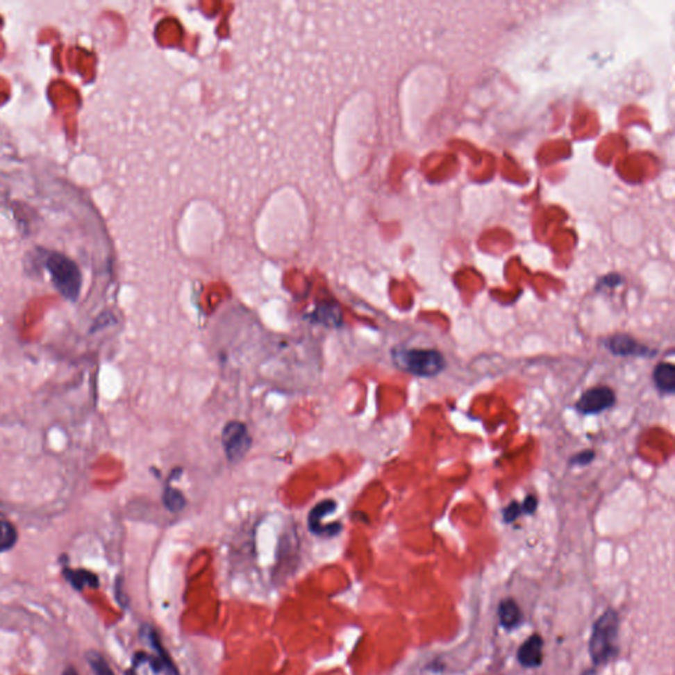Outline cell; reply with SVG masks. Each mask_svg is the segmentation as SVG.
I'll return each mask as SVG.
<instances>
[{
    "label": "cell",
    "mask_w": 675,
    "mask_h": 675,
    "mask_svg": "<svg viewBox=\"0 0 675 675\" xmlns=\"http://www.w3.org/2000/svg\"><path fill=\"white\" fill-rule=\"evenodd\" d=\"M393 360L405 372L419 377L437 376L446 365L444 356L441 352L431 349H400L393 351Z\"/></svg>",
    "instance_id": "cell-1"
},
{
    "label": "cell",
    "mask_w": 675,
    "mask_h": 675,
    "mask_svg": "<svg viewBox=\"0 0 675 675\" xmlns=\"http://www.w3.org/2000/svg\"><path fill=\"white\" fill-rule=\"evenodd\" d=\"M619 633V616L613 610L603 613L592 628L590 640V654L595 665L608 662L616 651Z\"/></svg>",
    "instance_id": "cell-2"
},
{
    "label": "cell",
    "mask_w": 675,
    "mask_h": 675,
    "mask_svg": "<svg viewBox=\"0 0 675 675\" xmlns=\"http://www.w3.org/2000/svg\"><path fill=\"white\" fill-rule=\"evenodd\" d=\"M45 267L51 273L53 285L70 301H77L82 288V274L77 264L58 252L49 253Z\"/></svg>",
    "instance_id": "cell-3"
},
{
    "label": "cell",
    "mask_w": 675,
    "mask_h": 675,
    "mask_svg": "<svg viewBox=\"0 0 675 675\" xmlns=\"http://www.w3.org/2000/svg\"><path fill=\"white\" fill-rule=\"evenodd\" d=\"M222 444L230 462L242 460L252 444L247 426L240 421L227 422L222 431Z\"/></svg>",
    "instance_id": "cell-4"
},
{
    "label": "cell",
    "mask_w": 675,
    "mask_h": 675,
    "mask_svg": "<svg viewBox=\"0 0 675 675\" xmlns=\"http://www.w3.org/2000/svg\"><path fill=\"white\" fill-rule=\"evenodd\" d=\"M616 403L615 392L608 387H595L585 392L576 403V409L583 415H597L612 408Z\"/></svg>",
    "instance_id": "cell-5"
},
{
    "label": "cell",
    "mask_w": 675,
    "mask_h": 675,
    "mask_svg": "<svg viewBox=\"0 0 675 675\" xmlns=\"http://www.w3.org/2000/svg\"><path fill=\"white\" fill-rule=\"evenodd\" d=\"M544 640L538 635L529 637L519 649L517 657L524 667H537L542 662Z\"/></svg>",
    "instance_id": "cell-6"
},
{
    "label": "cell",
    "mask_w": 675,
    "mask_h": 675,
    "mask_svg": "<svg viewBox=\"0 0 675 675\" xmlns=\"http://www.w3.org/2000/svg\"><path fill=\"white\" fill-rule=\"evenodd\" d=\"M607 347L610 349V352H613L615 355H620V356H629V355L644 356L649 351L647 347L637 343L633 338L625 335V334H619V335L610 337L607 342Z\"/></svg>",
    "instance_id": "cell-7"
},
{
    "label": "cell",
    "mask_w": 675,
    "mask_h": 675,
    "mask_svg": "<svg viewBox=\"0 0 675 675\" xmlns=\"http://www.w3.org/2000/svg\"><path fill=\"white\" fill-rule=\"evenodd\" d=\"M653 381L662 393L672 394L675 390V367L670 363L657 364L653 371Z\"/></svg>",
    "instance_id": "cell-8"
},
{
    "label": "cell",
    "mask_w": 675,
    "mask_h": 675,
    "mask_svg": "<svg viewBox=\"0 0 675 675\" xmlns=\"http://www.w3.org/2000/svg\"><path fill=\"white\" fill-rule=\"evenodd\" d=\"M337 509V503L334 500H325L319 504L312 508L310 510V515H309V528L314 534L319 535L321 533V526H322V521L325 519L326 516L334 513V510Z\"/></svg>",
    "instance_id": "cell-9"
},
{
    "label": "cell",
    "mask_w": 675,
    "mask_h": 675,
    "mask_svg": "<svg viewBox=\"0 0 675 675\" xmlns=\"http://www.w3.org/2000/svg\"><path fill=\"white\" fill-rule=\"evenodd\" d=\"M521 610L515 600H504L499 607V619L501 625L506 629H513L521 623Z\"/></svg>",
    "instance_id": "cell-10"
},
{
    "label": "cell",
    "mask_w": 675,
    "mask_h": 675,
    "mask_svg": "<svg viewBox=\"0 0 675 675\" xmlns=\"http://www.w3.org/2000/svg\"><path fill=\"white\" fill-rule=\"evenodd\" d=\"M66 578L76 588L82 590L85 587H98V578L95 574L86 570H72L66 572Z\"/></svg>",
    "instance_id": "cell-11"
},
{
    "label": "cell",
    "mask_w": 675,
    "mask_h": 675,
    "mask_svg": "<svg viewBox=\"0 0 675 675\" xmlns=\"http://www.w3.org/2000/svg\"><path fill=\"white\" fill-rule=\"evenodd\" d=\"M17 541V532L11 522L0 519V553L11 550Z\"/></svg>",
    "instance_id": "cell-12"
},
{
    "label": "cell",
    "mask_w": 675,
    "mask_h": 675,
    "mask_svg": "<svg viewBox=\"0 0 675 675\" xmlns=\"http://www.w3.org/2000/svg\"><path fill=\"white\" fill-rule=\"evenodd\" d=\"M162 501H164V506H167V509H169L170 512H180L182 508L185 506L183 494L178 490L170 487L169 484L165 487V491L162 494Z\"/></svg>",
    "instance_id": "cell-13"
},
{
    "label": "cell",
    "mask_w": 675,
    "mask_h": 675,
    "mask_svg": "<svg viewBox=\"0 0 675 675\" xmlns=\"http://www.w3.org/2000/svg\"><path fill=\"white\" fill-rule=\"evenodd\" d=\"M88 661L90 663L91 669L95 675H114L108 663L104 661L103 657L95 651L88 654Z\"/></svg>",
    "instance_id": "cell-14"
},
{
    "label": "cell",
    "mask_w": 675,
    "mask_h": 675,
    "mask_svg": "<svg viewBox=\"0 0 675 675\" xmlns=\"http://www.w3.org/2000/svg\"><path fill=\"white\" fill-rule=\"evenodd\" d=\"M521 515H524V508L517 503H512L506 506L504 510V521L506 522H513L515 519H519Z\"/></svg>",
    "instance_id": "cell-15"
},
{
    "label": "cell",
    "mask_w": 675,
    "mask_h": 675,
    "mask_svg": "<svg viewBox=\"0 0 675 675\" xmlns=\"http://www.w3.org/2000/svg\"><path fill=\"white\" fill-rule=\"evenodd\" d=\"M594 456H595L594 451H590V450L588 451H583V453H579V454L575 455L574 458H572L570 463L572 465H576V466H585V465H588V463L592 462Z\"/></svg>",
    "instance_id": "cell-16"
},
{
    "label": "cell",
    "mask_w": 675,
    "mask_h": 675,
    "mask_svg": "<svg viewBox=\"0 0 675 675\" xmlns=\"http://www.w3.org/2000/svg\"><path fill=\"white\" fill-rule=\"evenodd\" d=\"M537 504H538V503H537L535 496L529 494V496L525 499L524 504H522V508H524V513H529V515L534 513V512H535V509H537Z\"/></svg>",
    "instance_id": "cell-17"
},
{
    "label": "cell",
    "mask_w": 675,
    "mask_h": 675,
    "mask_svg": "<svg viewBox=\"0 0 675 675\" xmlns=\"http://www.w3.org/2000/svg\"><path fill=\"white\" fill-rule=\"evenodd\" d=\"M62 675H79L73 667H67Z\"/></svg>",
    "instance_id": "cell-18"
}]
</instances>
